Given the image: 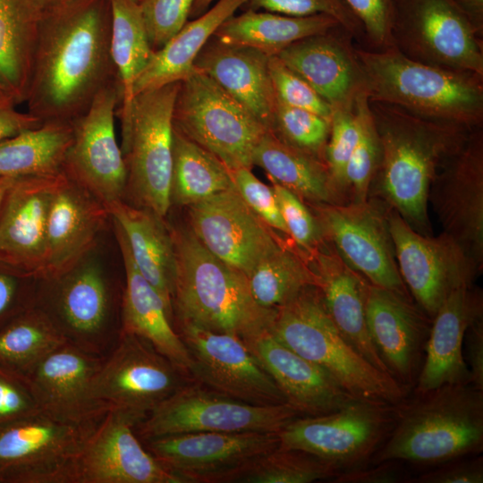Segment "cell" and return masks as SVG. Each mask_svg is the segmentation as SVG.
<instances>
[{
    "mask_svg": "<svg viewBox=\"0 0 483 483\" xmlns=\"http://www.w3.org/2000/svg\"><path fill=\"white\" fill-rule=\"evenodd\" d=\"M111 25L110 0H65L41 11L25 98L30 114L72 122L117 80Z\"/></svg>",
    "mask_w": 483,
    "mask_h": 483,
    "instance_id": "cell-1",
    "label": "cell"
},
{
    "mask_svg": "<svg viewBox=\"0 0 483 483\" xmlns=\"http://www.w3.org/2000/svg\"><path fill=\"white\" fill-rule=\"evenodd\" d=\"M369 107L382 157L369 197L381 200L418 233L430 235L431 182L473 129L421 118L390 104L369 101Z\"/></svg>",
    "mask_w": 483,
    "mask_h": 483,
    "instance_id": "cell-2",
    "label": "cell"
},
{
    "mask_svg": "<svg viewBox=\"0 0 483 483\" xmlns=\"http://www.w3.org/2000/svg\"><path fill=\"white\" fill-rule=\"evenodd\" d=\"M172 235L173 309L180 322L243 341L271 329L276 309L255 301L243 273L209 252L191 230L174 231Z\"/></svg>",
    "mask_w": 483,
    "mask_h": 483,
    "instance_id": "cell-3",
    "label": "cell"
},
{
    "mask_svg": "<svg viewBox=\"0 0 483 483\" xmlns=\"http://www.w3.org/2000/svg\"><path fill=\"white\" fill-rule=\"evenodd\" d=\"M483 449V391L446 385L394 405V421L372 458L438 465Z\"/></svg>",
    "mask_w": 483,
    "mask_h": 483,
    "instance_id": "cell-4",
    "label": "cell"
},
{
    "mask_svg": "<svg viewBox=\"0 0 483 483\" xmlns=\"http://www.w3.org/2000/svg\"><path fill=\"white\" fill-rule=\"evenodd\" d=\"M369 101L398 106L430 121L482 127L483 76L411 60L394 47H355Z\"/></svg>",
    "mask_w": 483,
    "mask_h": 483,
    "instance_id": "cell-5",
    "label": "cell"
},
{
    "mask_svg": "<svg viewBox=\"0 0 483 483\" xmlns=\"http://www.w3.org/2000/svg\"><path fill=\"white\" fill-rule=\"evenodd\" d=\"M282 343L324 369L351 395L396 405L409 387L369 363L342 335L318 287L310 286L276 308L270 329Z\"/></svg>",
    "mask_w": 483,
    "mask_h": 483,
    "instance_id": "cell-6",
    "label": "cell"
},
{
    "mask_svg": "<svg viewBox=\"0 0 483 483\" xmlns=\"http://www.w3.org/2000/svg\"><path fill=\"white\" fill-rule=\"evenodd\" d=\"M174 126L230 170L253 166V153L270 131L249 109L198 70L180 82Z\"/></svg>",
    "mask_w": 483,
    "mask_h": 483,
    "instance_id": "cell-7",
    "label": "cell"
},
{
    "mask_svg": "<svg viewBox=\"0 0 483 483\" xmlns=\"http://www.w3.org/2000/svg\"><path fill=\"white\" fill-rule=\"evenodd\" d=\"M299 416L287 402L250 404L191 380L160 402L135 432L143 441L192 432H279Z\"/></svg>",
    "mask_w": 483,
    "mask_h": 483,
    "instance_id": "cell-8",
    "label": "cell"
},
{
    "mask_svg": "<svg viewBox=\"0 0 483 483\" xmlns=\"http://www.w3.org/2000/svg\"><path fill=\"white\" fill-rule=\"evenodd\" d=\"M394 421V405L353 399L332 412L292 419L278 432L279 446L310 453L340 473L373 458Z\"/></svg>",
    "mask_w": 483,
    "mask_h": 483,
    "instance_id": "cell-9",
    "label": "cell"
},
{
    "mask_svg": "<svg viewBox=\"0 0 483 483\" xmlns=\"http://www.w3.org/2000/svg\"><path fill=\"white\" fill-rule=\"evenodd\" d=\"M393 47L406 57L483 76V42L453 0H392Z\"/></svg>",
    "mask_w": 483,
    "mask_h": 483,
    "instance_id": "cell-10",
    "label": "cell"
},
{
    "mask_svg": "<svg viewBox=\"0 0 483 483\" xmlns=\"http://www.w3.org/2000/svg\"><path fill=\"white\" fill-rule=\"evenodd\" d=\"M180 82L135 96L131 128L122 146L126 189L142 207L164 217L171 206L174 107Z\"/></svg>",
    "mask_w": 483,
    "mask_h": 483,
    "instance_id": "cell-11",
    "label": "cell"
},
{
    "mask_svg": "<svg viewBox=\"0 0 483 483\" xmlns=\"http://www.w3.org/2000/svg\"><path fill=\"white\" fill-rule=\"evenodd\" d=\"M191 379L150 343L119 333L91 383V397L102 410H122L139 423Z\"/></svg>",
    "mask_w": 483,
    "mask_h": 483,
    "instance_id": "cell-12",
    "label": "cell"
},
{
    "mask_svg": "<svg viewBox=\"0 0 483 483\" xmlns=\"http://www.w3.org/2000/svg\"><path fill=\"white\" fill-rule=\"evenodd\" d=\"M96 421L78 424L39 411L0 425V483H72Z\"/></svg>",
    "mask_w": 483,
    "mask_h": 483,
    "instance_id": "cell-13",
    "label": "cell"
},
{
    "mask_svg": "<svg viewBox=\"0 0 483 483\" xmlns=\"http://www.w3.org/2000/svg\"><path fill=\"white\" fill-rule=\"evenodd\" d=\"M152 456L182 483L238 482L280 445L278 432H192L144 440Z\"/></svg>",
    "mask_w": 483,
    "mask_h": 483,
    "instance_id": "cell-14",
    "label": "cell"
},
{
    "mask_svg": "<svg viewBox=\"0 0 483 483\" xmlns=\"http://www.w3.org/2000/svg\"><path fill=\"white\" fill-rule=\"evenodd\" d=\"M325 239L369 284L411 298L395 258L389 208L372 197L360 203L310 207Z\"/></svg>",
    "mask_w": 483,
    "mask_h": 483,
    "instance_id": "cell-15",
    "label": "cell"
},
{
    "mask_svg": "<svg viewBox=\"0 0 483 483\" xmlns=\"http://www.w3.org/2000/svg\"><path fill=\"white\" fill-rule=\"evenodd\" d=\"M121 93L112 80L94 97L89 108L73 119L72 140L63 172L104 206L122 199L127 168L114 131V116Z\"/></svg>",
    "mask_w": 483,
    "mask_h": 483,
    "instance_id": "cell-16",
    "label": "cell"
},
{
    "mask_svg": "<svg viewBox=\"0 0 483 483\" xmlns=\"http://www.w3.org/2000/svg\"><path fill=\"white\" fill-rule=\"evenodd\" d=\"M401 277L414 302L431 318L456 289L474 285L479 275L465 251L448 234L415 231L393 209L387 214Z\"/></svg>",
    "mask_w": 483,
    "mask_h": 483,
    "instance_id": "cell-17",
    "label": "cell"
},
{
    "mask_svg": "<svg viewBox=\"0 0 483 483\" xmlns=\"http://www.w3.org/2000/svg\"><path fill=\"white\" fill-rule=\"evenodd\" d=\"M442 226L483 270V130L473 129L465 142L440 166L429 192Z\"/></svg>",
    "mask_w": 483,
    "mask_h": 483,
    "instance_id": "cell-18",
    "label": "cell"
},
{
    "mask_svg": "<svg viewBox=\"0 0 483 483\" xmlns=\"http://www.w3.org/2000/svg\"><path fill=\"white\" fill-rule=\"evenodd\" d=\"M178 333L191 356V380L250 404L286 402L275 382L241 338L180 321Z\"/></svg>",
    "mask_w": 483,
    "mask_h": 483,
    "instance_id": "cell-19",
    "label": "cell"
},
{
    "mask_svg": "<svg viewBox=\"0 0 483 483\" xmlns=\"http://www.w3.org/2000/svg\"><path fill=\"white\" fill-rule=\"evenodd\" d=\"M138 424L122 410H107L84 439L72 483H182L142 445Z\"/></svg>",
    "mask_w": 483,
    "mask_h": 483,
    "instance_id": "cell-20",
    "label": "cell"
},
{
    "mask_svg": "<svg viewBox=\"0 0 483 483\" xmlns=\"http://www.w3.org/2000/svg\"><path fill=\"white\" fill-rule=\"evenodd\" d=\"M190 207L191 231L213 255L246 276L284 245L235 187Z\"/></svg>",
    "mask_w": 483,
    "mask_h": 483,
    "instance_id": "cell-21",
    "label": "cell"
},
{
    "mask_svg": "<svg viewBox=\"0 0 483 483\" xmlns=\"http://www.w3.org/2000/svg\"><path fill=\"white\" fill-rule=\"evenodd\" d=\"M366 319L388 373L404 386H414L432 318L412 299L369 284Z\"/></svg>",
    "mask_w": 483,
    "mask_h": 483,
    "instance_id": "cell-22",
    "label": "cell"
},
{
    "mask_svg": "<svg viewBox=\"0 0 483 483\" xmlns=\"http://www.w3.org/2000/svg\"><path fill=\"white\" fill-rule=\"evenodd\" d=\"M352 39L339 26L302 38L276 56L301 76L332 109L351 106L360 94L368 93L367 79Z\"/></svg>",
    "mask_w": 483,
    "mask_h": 483,
    "instance_id": "cell-23",
    "label": "cell"
},
{
    "mask_svg": "<svg viewBox=\"0 0 483 483\" xmlns=\"http://www.w3.org/2000/svg\"><path fill=\"white\" fill-rule=\"evenodd\" d=\"M99 357L66 342L47 354L26 376L39 409L57 419L86 424L106 411L91 397Z\"/></svg>",
    "mask_w": 483,
    "mask_h": 483,
    "instance_id": "cell-24",
    "label": "cell"
},
{
    "mask_svg": "<svg viewBox=\"0 0 483 483\" xmlns=\"http://www.w3.org/2000/svg\"><path fill=\"white\" fill-rule=\"evenodd\" d=\"M481 317L482 292L474 285L458 288L445 300L432 318L414 394L446 385H469L464 336L468 326Z\"/></svg>",
    "mask_w": 483,
    "mask_h": 483,
    "instance_id": "cell-25",
    "label": "cell"
},
{
    "mask_svg": "<svg viewBox=\"0 0 483 483\" xmlns=\"http://www.w3.org/2000/svg\"><path fill=\"white\" fill-rule=\"evenodd\" d=\"M243 342L301 416L329 413L357 399L324 369L282 343L270 330Z\"/></svg>",
    "mask_w": 483,
    "mask_h": 483,
    "instance_id": "cell-26",
    "label": "cell"
},
{
    "mask_svg": "<svg viewBox=\"0 0 483 483\" xmlns=\"http://www.w3.org/2000/svg\"><path fill=\"white\" fill-rule=\"evenodd\" d=\"M106 213L101 202L67 177L51 203L38 275L58 280L72 272L90 249Z\"/></svg>",
    "mask_w": 483,
    "mask_h": 483,
    "instance_id": "cell-27",
    "label": "cell"
},
{
    "mask_svg": "<svg viewBox=\"0 0 483 483\" xmlns=\"http://www.w3.org/2000/svg\"><path fill=\"white\" fill-rule=\"evenodd\" d=\"M66 178L64 172L21 177L5 198L0 220V253L31 273L38 275L41 268L51 203Z\"/></svg>",
    "mask_w": 483,
    "mask_h": 483,
    "instance_id": "cell-28",
    "label": "cell"
},
{
    "mask_svg": "<svg viewBox=\"0 0 483 483\" xmlns=\"http://www.w3.org/2000/svg\"><path fill=\"white\" fill-rule=\"evenodd\" d=\"M308 263L318 278L326 309L342 335L369 363L390 375L367 326L366 296L369 283L327 241L308 258Z\"/></svg>",
    "mask_w": 483,
    "mask_h": 483,
    "instance_id": "cell-29",
    "label": "cell"
},
{
    "mask_svg": "<svg viewBox=\"0 0 483 483\" xmlns=\"http://www.w3.org/2000/svg\"><path fill=\"white\" fill-rule=\"evenodd\" d=\"M269 57L255 48L223 43L212 37L193 65L194 70L210 77L271 131L275 95Z\"/></svg>",
    "mask_w": 483,
    "mask_h": 483,
    "instance_id": "cell-30",
    "label": "cell"
},
{
    "mask_svg": "<svg viewBox=\"0 0 483 483\" xmlns=\"http://www.w3.org/2000/svg\"><path fill=\"white\" fill-rule=\"evenodd\" d=\"M114 229L126 276L119 333L145 339L190 377L191 356L172 326V314L157 291L139 271L124 234L116 224Z\"/></svg>",
    "mask_w": 483,
    "mask_h": 483,
    "instance_id": "cell-31",
    "label": "cell"
},
{
    "mask_svg": "<svg viewBox=\"0 0 483 483\" xmlns=\"http://www.w3.org/2000/svg\"><path fill=\"white\" fill-rule=\"evenodd\" d=\"M105 207L123 233L139 271L157 291L173 316L175 252L172 233L163 217L123 199Z\"/></svg>",
    "mask_w": 483,
    "mask_h": 483,
    "instance_id": "cell-32",
    "label": "cell"
},
{
    "mask_svg": "<svg viewBox=\"0 0 483 483\" xmlns=\"http://www.w3.org/2000/svg\"><path fill=\"white\" fill-rule=\"evenodd\" d=\"M63 277L56 299L60 331L68 343L104 357L109 292L102 274L88 266Z\"/></svg>",
    "mask_w": 483,
    "mask_h": 483,
    "instance_id": "cell-33",
    "label": "cell"
},
{
    "mask_svg": "<svg viewBox=\"0 0 483 483\" xmlns=\"http://www.w3.org/2000/svg\"><path fill=\"white\" fill-rule=\"evenodd\" d=\"M248 0H217L213 7L184 26L154 51L134 85V96L188 78L194 61L218 27Z\"/></svg>",
    "mask_w": 483,
    "mask_h": 483,
    "instance_id": "cell-34",
    "label": "cell"
},
{
    "mask_svg": "<svg viewBox=\"0 0 483 483\" xmlns=\"http://www.w3.org/2000/svg\"><path fill=\"white\" fill-rule=\"evenodd\" d=\"M272 182L289 190L310 207L345 204L322 159L293 148L268 131L253 153V165Z\"/></svg>",
    "mask_w": 483,
    "mask_h": 483,
    "instance_id": "cell-35",
    "label": "cell"
},
{
    "mask_svg": "<svg viewBox=\"0 0 483 483\" xmlns=\"http://www.w3.org/2000/svg\"><path fill=\"white\" fill-rule=\"evenodd\" d=\"M339 26L335 18L326 14L295 17L249 9L225 20L213 37L223 43L250 47L275 56L302 38L324 34Z\"/></svg>",
    "mask_w": 483,
    "mask_h": 483,
    "instance_id": "cell-36",
    "label": "cell"
},
{
    "mask_svg": "<svg viewBox=\"0 0 483 483\" xmlns=\"http://www.w3.org/2000/svg\"><path fill=\"white\" fill-rule=\"evenodd\" d=\"M112 25L110 51L118 80L121 100L122 146L128 140L133 106L134 85L154 51L149 44L139 4L133 0H110Z\"/></svg>",
    "mask_w": 483,
    "mask_h": 483,
    "instance_id": "cell-37",
    "label": "cell"
},
{
    "mask_svg": "<svg viewBox=\"0 0 483 483\" xmlns=\"http://www.w3.org/2000/svg\"><path fill=\"white\" fill-rule=\"evenodd\" d=\"M72 140L71 122L47 121L0 141V176H53L63 173Z\"/></svg>",
    "mask_w": 483,
    "mask_h": 483,
    "instance_id": "cell-38",
    "label": "cell"
},
{
    "mask_svg": "<svg viewBox=\"0 0 483 483\" xmlns=\"http://www.w3.org/2000/svg\"><path fill=\"white\" fill-rule=\"evenodd\" d=\"M40 13L31 0H0V82L15 105L25 102Z\"/></svg>",
    "mask_w": 483,
    "mask_h": 483,
    "instance_id": "cell-39",
    "label": "cell"
},
{
    "mask_svg": "<svg viewBox=\"0 0 483 483\" xmlns=\"http://www.w3.org/2000/svg\"><path fill=\"white\" fill-rule=\"evenodd\" d=\"M233 186L231 170L174 126L171 204L191 206Z\"/></svg>",
    "mask_w": 483,
    "mask_h": 483,
    "instance_id": "cell-40",
    "label": "cell"
},
{
    "mask_svg": "<svg viewBox=\"0 0 483 483\" xmlns=\"http://www.w3.org/2000/svg\"><path fill=\"white\" fill-rule=\"evenodd\" d=\"M66 342L47 313L26 311L0 328V366L27 376Z\"/></svg>",
    "mask_w": 483,
    "mask_h": 483,
    "instance_id": "cell-41",
    "label": "cell"
},
{
    "mask_svg": "<svg viewBox=\"0 0 483 483\" xmlns=\"http://www.w3.org/2000/svg\"><path fill=\"white\" fill-rule=\"evenodd\" d=\"M255 301L276 309L319 282L307 259L285 244L262 259L247 276Z\"/></svg>",
    "mask_w": 483,
    "mask_h": 483,
    "instance_id": "cell-42",
    "label": "cell"
},
{
    "mask_svg": "<svg viewBox=\"0 0 483 483\" xmlns=\"http://www.w3.org/2000/svg\"><path fill=\"white\" fill-rule=\"evenodd\" d=\"M339 471L306 451L277 447L258 459L238 480L242 483H309L334 479Z\"/></svg>",
    "mask_w": 483,
    "mask_h": 483,
    "instance_id": "cell-43",
    "label": "cell"
},
{
    "mask_svg": "<svg viewBox=\"0 0 483 483\" xmlns=\"http://www.w3.org/2000/svg\"><path fill=\"white\" fill-rule=\"evenodd\" d=\"M360 131L357 145L346 167L345 185L348 203L369 199V190L382 157L381 141L369 107L368 93L355 100Z\"/></svg>",
    "mask_w": 483,
    "mask_h": 483,
    "instance_id": "cell-44",
    "label": "cell"
},
{
    "mask_svg": "<svg viewBox=\"0 0 483 483\" xmlns=\"http://www.w3.org/2000/svg\"><path fill=\"white\" fill-rule=\"evenodd\" d=\"M271 131L284 143L326 162L330 120L308 110L289 106L275 97Z\"/></svg>",
    "mask_w": 483,
    "mask_h": 483,
    "instance_id": "cell-45",
    "label": "cell"
},
{
    "mask_svg": "<svg viewBox=\"0 0 483 483\" xmlns=\"http://www.w3.org/2000/svg\"><path fill=\"white\" fill-rule=\"evenodd\" d=\"M360 131V116L355 103L332 109L325 160L332 181L345 203H348L346 167L359 140Z\"/></svg>",
    "mask_w": 483,
    "mask_h": 483,
    "instance_id": "cell-46",
    "label": "cell"
},
{
    "mask_svg": "<svg viewBox=\"0 0 483 483\" xmlns=\"http://www.w3.org/2000/svg\"><path fill=\"white\" fill-rule=\"evenodd\" d=\"M279 208L292 245L308 259L325 242L322 227L315 213L299 197L272 182Z\"/></svg>",
    "mask_w": 483,
    "mask_h": 483,
    "instance_id": "cell-47",
    "label": "cell"
},
{
    "mask_svg": "<svg viewBox=\"0 0 483 483\" xmlns=\"http://www.w3.org/2000/svg\"><path fill=\"white\" fill-rule=\"evenodd\" d=\"M245 10H262L288 16L326 14L358 40H365L362 27L343 0H248Z\"/></svg>",
    "mask_w": 483,
    "mask_h": 483,
    "instance_id": "cell-48",
    "label": "cell"
},
{
    "mask_svg": "<svg viewBox=\"0 0 483 483\" xmlns=\"http://www.w3.org/2000/svg\"><path fill=\"white\" fill-rule=\"evenodd\" d=\"M269 73L275 97L279 101L330 120L332 107L329 104L276 55L269 57Z\"/></svg>",
    "mask_w": 483,
    "mask_h": 483,
    "instance_id": "cell-49",
    "label": "cell"
},
{
    "mask_svg": "<svg viewBox=\"0 0 483 483\" xmlns=\"http://www.w3.org/2000/svg\"><path fill=\"white\" fill-rule=\"evenodd\" d=\"M195 0H140L138 2L153 51L160 49L187 22Z\"/></svg>",
    "mask_w": 483,
    "mask_h": 483,
    "instance_id": "cell-50",
    "label": "cell"
},
{
    "mask_svg": "<svg viewBox=\"0 0 483 483\" xmlns=\"http://www.w3.org/2000/svg\"><path fill=\"white\" fill-rule=\"evenodd\" d=\"M231 174L235 189L250 208L269 228L278 231L291 241L272 186L263 183L249 168L231 170Z\"/></svg>",
    "mask_w": 483,
    "mask_h": 483,
    "instance_id": "cell-51",
    "label": "cell"
},
{
    "mask_svg": "<svg viewBox=\"0 0 483 483\" xmlns=\"http://www.w3.org/2000/svg\"><path fill=\"white\" fill-rule=\"evenodd\" d=\"M360 23L369 49L385 50L393 47L391 37L392 0H343Z\"/></svg>",
    "mask_w": 483,
    "mask_h": 483,
    "instance_id": "cell-52",
    "label": "cell"
},
{
    "mask_svg": "<svg viewBox=\"0 0 483 483\" xmlns=\"http://www.w3.org/2000/svg\"><path fill=\"white\" fill-rule=\"evenodd\" d=\"M39 411L27 377L0 366V425Z\"/></svg>",
    "mask_w": 483,
    "mask_h": 483,
    "instance_id": "cell-53",
    "label": "cell"
},
{
    "mask_svg": "<svg viewBox=\"0 0 483 483\" xmlns=\"http://www.w3.org/2000/svg\"><path fill=\"white\" fill-rule=\"evenodd\" d=\"M411 479L409 482L413 483H482L483 459L475 455L460 457Z\"/></svg>",
    "mask_w": 483,
    "mask_h": 483,
    "instance_id": "cell-54",
    "label": "cell"
},
{
    "mask_svg": "<svg viewBox=\"0 0 483 483\" xmlns=\"http://www.w3.org/2000/svg\"><path fill=\"white\" fill-rule=\"evenodd\" d=\"M404 479L399 461H384L344 470L333 479L336 483H394Z\"/></svg>",
    "mask_w": 483,
    "mask_h": 483,
    "instance_id": "cell-55",
    "label": "cell"
},
{
    "mask_svg": "<svg viewBox=\"0 0 483 483\" xmlns=\"http://www.w3.org/2000/svg\"><path fill=\"white\" fill-rule=\"evenodd\" d=\"M463 356L469 370V385L483 391V317L467 328Z\"/></svg>",
    "mask_w": 483,
    "mask_h": 483,
    "instance_id": "cell-56",
    "label": "cell"
},
{
    "mask_svg": "<svg viewBox=\"0 0 483 483\" xmlns=\"http://www.w3.org/2000/svg\"><path fill=\"white\" fill-rule=\"evenodd\" d=\"M42 123L40 119L29 112L17 111L13 104L0 103V141Z\"/></svg>",
    "mask_w": 483,
    "mask_h": 483,
    "instance_id": "cell-57",
    "label": "cell"
},
{
    "mask_svg": "<svg viewBox=\"0 0 483 483\" xmlns=\"http://www.w3.org/2000/svg\"><path fill=\"white\" fill-rule=\"evenodd\" d=\"M18 283L13 275L0 273V328L18 296Z\"/></svg>",
    "mask_w": 483,
    "mask_h": 483,
    "instance_id": "cell-58",
    "label": "cell"
},
{
    "mask_svg": "<svg viewBox=\"0 0 483 483\" xmlns=\"http://www.w3.org/2000/svg\"><path fill=\"white\" fill-rule=\"evenodd\" d=\"M453 2L465 14L478 35L482 38L483 0H453Z\"/></svg>",
    "mask_w": 483,
    "mask_h": 483,
    "instance_id": "cell-59",
    "label": "cell"
},
{
    "mask_svg": "<svg viewBox=\"0 0 483 483\" xmlns=\"http://www.w3.org/2000/svg\"><path fill=\"white\" fill-rule=\"evenodd\" d=\"M21 177L0 176V208L9 191L13 187Z\"/></svg>",
    "mask_w": 483,
    "mask_h": 483,
    "instance_id": "cell-60",
    "label": "cell"
},
{
    "mask_svg": "<svg viewBox=\"0 0 483 483\" xmlns=\"http://www.w3.org/2000/svg\"><path fill=\"white\" fill-rule=\"evenodd\" d=\"M214 1L216 0H195L190 12V17L194 19L201 15Z\"/></svg>",
    "mask_w": 483,
    "mask_h": 483,
    "instance_id": "cell-61",
    "label": "cell"
},
{
    "mask_svg": "<svg viewBox=\"0 0 483 483\" xmlns=\"http://www.w3.org/2000/svg\"><path fill=\"white\" fill-rule=\"evenodd\" d=\"M63 1L65 0H31V2L39 9L40 12Z\"/></svg>",
    "mask_w": 483,
    "mask_h": 483,
    "instance_id": "cell-62",
    "label": "cell"
},
{
    "mask_svg": "<svg viewBox=\"0 0 483 483\" xmlns=\"http://www.w3.org/2000/svg\"><path fill=\"white\" fill-rule=\"evenodd\" d=\"M0 103H11V104L15 105L1 82H0Z\"/></svg>",
    "mask_w": 483,
    "mask_h": 483,
    "instance_id": "cell-63",
    "label": "cell"
},
{
    "mask_svg": "<svg viewBox=\"0 0 483 483\" xmlns=\"http://www.w3.org/2000/svg\"><path fill=\"white\" fill-rule=\"evenodd\" d=\"M133 1H135V2H137V3H138V2L140 1V0H133Z\"/></svg>",
    "mask_w": 483,
    "mask_h": 483,
    "instance_id": "cell-64",
    "label": "cell"
}]
</instances>
